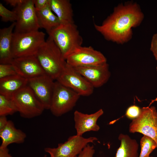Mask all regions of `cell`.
<instances>
[{"label": "cell", "instance_id": "6da1fadb", "mask_svg": "<svg viewBox=\"0 0 157 157\" xmlns=\"http://www.w3.org/2000/svg\"><path fill=\"white\" fill-rule=\"evenodd\" d=\"M144 17L139 5L129 1L116 6L101 24L94 26L106 40L123 44L131 39L132 28L139 26Z\"/></svg>", "mask_w": 157, "mask_h": 157}, {"label": "cell", "instance_id": "7a4b0ae2", "mask_svg": "<svg viewBox=\"0 0 157 157\" xmlns=\"http://www.w3.org/2000/svg\"><path fill=\"white\" fill-rule=\"evenodd\" d=\"M35 56L45 73L54 80H56L67 64L60 50L49 36Z\"/></svg>", "mask_w": 157, "mask_h": 157}, {"label": "cell", "instance_id": "3957f363", "mask_svg": "<svg viewBox=\"0 0 157 157\" xmlns=\"http://www.w3.org/2000/svg\"><path fill=\"white\" fill-rule=\"evenodd\" d=\"M48 33L65 59L71 52L81 46L83 43V38L74 23L60 24Z\"/></svg>", "mask_w": 157, "mask_h": 157}, {"label": "cell", "instance_id": "277c9868", "mask_svg": "<svg viewBox=\"0 0 157 157\" xmlns=\"http://www.w3.org/2000/svg\"><path fill=\"white\" fill-rule=\"evenodd\" d=\"M45 33L37 31L25 33L13 32L12 52L13 58L35 56L44 43Z\"/></svg>", "mask_w": 157, "mask_h": 157}, {"label": "cell", "instance_id": "5b68a950", "mask_svg": "<svg viewBox=\"0 0 157 157\" xmlns=\"http://www.w3.org/2000/svg\"><path fill=\"white\" fill-rule=\"evenodd\" d=\"M17 111L24 118H32L40 115L45 110L31 88L27 85L12 96Z\"/></svg>", "mask_w": 157, "mask_h": 157}, {"label": "cell", "instance_id": "8992f818", "mask_svg": "<svg viewBox=\"0 0 157 157\" xmlns=\"http://www.w3.org/2000/svg\"><path fill=\"white\" fill-rule=\"evenodd\" d=\"M80 97L73 90L56 81L49 110L55 116H61L73 109Z\"/></svg>", "mask_w": 157, "mask_h": 157}, {"label": "cell", "instance_id": "52a82bcc", "mask_svg": "<svg viewBox=\"0 0 157 157\" xmlns=\"http://www.w3.org/2000/svg\"><path fill=\"white\" fill-rule=\"evenodd\" d=\"M130 133L142 134L153 139L157 144V111L154 106L141 108L139 116L129 124Z\"/></svg>", "mask_w": 157, "mask_h": 157}, {"label": "cell", "instance_id": "ba28073f", "mask_svg": "<svg viewBox=\"0 0 157 157\" xmlns=\"http://www.w3.org/2000/svg\"><path fill=\"white\" fill-rule=\"evenodd\" d=\"M14 10L17 16L14 33H25L38 31L40 27L33 0H24Z\"/></svg>", "mask_w": 157, "mask_h": 157}, {"label": "cell", "instance_id": "9c48e42d", "mask_svg": "<svg viewBox=\"0 0 157 157\" xmlns=\"http://www.w3.org/2000/svg\"><path fill=\"white\" fill-rule=\"evenodd\" d=\"M67 63L73 67L99 65L107 63L103 54L92 47H79L66 57Z\"/></svg>", "mask_w": 157, "mask_h": 157}, {"label": "cell", "instance_id": "30bf717a", "mask_svg": "<svg viewBox=\"0 0 157 157\" xmlns=\"http://www.w3.org/2000/svg\"><path fill=\"white\" fill-rule=\"evenodd\" d=\"M97 140L95 137L85 138L76 135L70 136L64 143L58 144L57 147H47L44 149L50 157H76L88 144Z\"/></svg>", "mask_w": 157, "mask_h": 157}, {"label": "cell", "instance_id": "8fae6325", "mask_svg": "<svg viewBox=\"0 0 157 157\" xmlns=\"http://www.w3.org/2000/svg\"><path fill=\"white\" fill-rule=\"evenodd\" d=\"M56 81L76 92L80 96H88L94 88L74 68L67 63Z\"/></svg>", "mask_w": 157, "mask_h": 157}, {"label": "cell", "instance_id": "7c38bea8", "mask_svg": "<svg viewBox=\"0 0 157 157\" xmlns=\"http://www.w3.org/2000/svg\"><path fill=\"white\" fill-rule=\"evenodd\" d=\"M46 74L28 79L27 85L32 90L44 109L49 110L55 82Z\"/></svg>", "mask_w": 157, "mask_h": 157}, {"label": "cell", "instance_id": "4fadbf2b", "mask_svg": "<svg viewBox=\"0 0 157 157\" xmlns=\"http://www.w3.org/2000/svg\"><path fill=\"white\" fill-rule=\"evenodd\" d=\"M10 64L17 74L27 79L46 74L35 56L14 58Z\"/></svg>", "mask_w": 157, "mask_h": 157}, {"label": "cell", "instance_id": "5bb4252c", "mask_svg": "<svg viewBox=\"0 0 157 157\" xmlns=\"http://www.w3.org/2000/svg\"><path fill=\"white\" fill-rule=\"evenodd\" d=\"M73 67L94 88L100 87L105 84L108 80L110 76L109 65L107 63L99 65Z\"/></svg>", "mask_w": 157, "mask_h": 157}, {"label": "cell", "instance_id": "9a60e30c", "mask_svg": "<svg viewBox=\"0 0 157 157\" xmlns=\"http://www.w3.org/2000/svg\"><path fill=\"white\" fill-rule=\"evenodd\" d=\"M104 113V111L100 109L91 114L82 113L78 110L74 113V119L76 135L79 136L85 133L90 131H97L100 129L97 122L99 118Z\"/></svg>", "mask_w": 157, "mask_h": 157}, {"label": "cell", "instance_id": "2e32d148", "mask_svg": "<svg viewBox=\"0 0 157 157\" xmlns=\"http://www.w3.org/2000/svg\"><path fill=\"white\" fill-rule=\"evenodd\" d=\"M15 22L9 26L0 29V63L10 64L13 58L12 44Z\"/></svg>", "mask_w": 157, "mask_h": 157}, {"label": "cell", "instance_id": "e0dca14e", "mask_svg": "<svg viewBox=\"0 0 157 157\" xmlns=\"http://www.w3.org/2000/svg\"><path fill=\"white\" fill-rule=\"evenodd\" d=\"M26 136L24 132L15 128L12 121L8 120L6 126L0 131L2 141L0 147H7L12 143H22L24 142Z\"/></svg>", "mask_w": 157, "mask_h": 157}, {"label": "cell", "instance_id": "ac0fdd59", "mask_svg": "<svg viewBox=\"0 0 157 157\" xmlns=\"http://www.w3.org/2000/svg\"><path fill=\"white\" fill-rule=\"evenodd\" d=\"M49 6L60 24L74 23L72 5L69 0H49Z\"/></svg>", "mask_w": 157, "mask_h": 157}, {"label": "cell", "instance_id": "d6986e66", "mask_svg": "<svg viewBox=\"0 0 157 157\" xmlns=\"http://www.w3.org/2000/svg\"><path fill=\"white\" fill-rule=\"evenodd\" d=\"M28 79L16 74L0 79V94L11 97L17 91L27 85Z\"/></svg>", "mask_w": 157, "mask_h": 157}, {"label": "cell", "instance_id": "ffe728a7", "mask_svg": "<svg viewBox=\"0 0 157 157\" xmlns=\"http://www.w3.org/2000/svg\"><path fill=\"white\" fill-rule=\"evenodd\" d=\"M118 140L120 145L115 157H139V144L136 140L126 134H120Z\"/></svg>", "mask_w": 157, "mask_h": 157}, {"label": "cell", "instance_id": "44dd1931", "mask_svg": "<svg viewBox=\"0 0 157 157\" xmlns=\"http://www.w3.org/2000/svg\"><path fill=\"white\" fill-rule=\"evenodd\" d=\"M40 28L45 29L47 33L60 24V21L50 9L49 6L39 11H36Z\"/></svg>", "mask_w": 157, "mask_h": 157}, {"label": "cell", "instance_id": "7402d4cb", "mask_svg": "<svg viewBox=\"0 0 157 157\" xmlns=\"http://www.w3.org/2000/svg\"><path fill=\"white\" fill-rule=\"evenodd\" d=\"M17 112L11 97L0 94V116L12 115Z\"/></svg>", "mask_w": 157, "mask_h": 157}, {"label": "cell", "instance_id": "603a6c76", "mask_svg": "<svg viewBox=\"0 0 157 157\" xmlns=\"http://www.w3.org/2000/svg\"><path fill=\"white\" fill-rule=\"evenodd\" d=\"M141 151L139 157H149L151 153L157 148V144L151 138L144 135L140 141Z\"/></svg>", "mask_w": 157, "mask_h": 157}, {"label": "cell", "instance_id": "cb8c5ba5", "mask_svg": "<svg viewBox=\"0 0 157 157\" xmlns=\"http://www.w3.org/2000/svg\"><path fill=\"white\" fill-rule=\"evenodd\" d=\"M0 16L1 20L5 22H15L17 20V14L14 10H9L1 3H0Z\"/></svg>", "mask_w": 157, "mask_h": 157}, {"label": "cell", "instance_id": "d4e9b609", "mask_svg": "<svg viewBox=\"0 0 157 157\" xmlns=\"http://www.w3.org/2000/svg\"><path fill=\"white\" fill-rule=\"evenodd\" d=\"M16 74V72L11 64H0V79Z\"/></svg>", "mask_w": 157, "mask_h": 157}, {"label": "cell", "instance_id": "484cf974", "mask_svg": "<svg viewBox=\"0 0 157 157\" xmlns=\"http://www.w3.org/2000/svg\"><path fill=\"white\" fill-rule=\"evenodd\" d=\"M141 108L138 106L135 105H132L128 108L125 115L128 118L133 119L139 116Z\"/></svg>", "mask_w": 157, "mask_h": 157}, {"label": "cell", "instance_id": "4316f807", "mask_svg": "<svg viewBox=\"0 0 157 157\" xmlns=\"http://www.w3.org/2000/svg\"><path fill=\"white\" fill-rule=\"evenodd\" d=\"M89 144L84 148L76 157H93L95 153L94 147Z\"/></svg>", "mask_w": 157, "mask_h": 157}, {"label": "cell", "instance_id": "83f0119b", "mask_svg": "<svg viewBox=\"0 0 157 157\" xmlns=\"http://www.w3.org/2000/svg\"><path fill=\"white\" fill-rule=\"evenodd\" d=\"M35 10L39 11L49 6V0H33Z\"/></svg>", "mask_w": 157, "mask_h": 157}, {"label": "cell", "instance_id": "f1b7e54d", "mask_svg": "<svg viewBox=\"0 0 157 157\" xmlns=\"http://www.w3.org/2000/svg\"><path fill=\"white\" fill-rule=\"evenodd\" d=\"M150 49L157 61V33L154 34L152 37Z\"/></svg>", "mask_w": 157, "mask_h": 157}, {"label": "cell", "instance_id": "f546056e", "mask_svg": "<svg viewBox=\"0 0 157 157\" xmlns=\"http://www.w3.org/2000/svg\"><path fill=\"white\" fill-rule=\"evenodd\" d=\"M24 0H5L6 3L14 7H16L24 1Z\"/></svg>", "mask_w": 157, "mask_h": 157}, {"label": "cell", "instance_id": "4dcf8cb0", "mask_svg": "<svg viewBox=\"0 0 157 157\" xmlns=\"http://www.w3.org/2000/svg\"><path fill=\"white\" fill-rule=\"evenodd\" d=\"M0 157H13L9 153V150L7 147H0Z\"/></svg>", "mask_w": 157, "mask_h": 157}, {"label": "cell", "instance_id": "1f68e13d", "mask_svg": "<svg viewBox=\"0 0 157 157\" xmlns=\"http://www.w3.org/2000/svg\"><path fill=\"white\" fill-rule=\"evenodd\" d=\"M8 121L6 116H0V131L4 128Z\"/></svg>", "mask_w": 157, "mask_h": 157}, {"label": "cell", "instance_id": "d6a6232c", "mask_svg": "<svg viewBox=\"0 0 157 157\" xmlns=\"http://www.w3.org/2000/svg\"><path fill=\"white\" fill-rule=\"evenodd\" d=\"M156 71H157V66L156 67Z\"/></svg>", "mask_w": 157, "mask_h": 157}, {"label": "cell", "instance_id": "836d02e7", "mask_svg": "<svg viewBox=\"0 0 157 157\" xmlns=\"http://www.w3.org/2000/svg\"><path fill=\"white\" fill-rule=\"evenodd\" d=\"M149 157H154L152 156H150Z\"/></svg>", "mask_w": 157, "mask_h": 157}]
</instances>
